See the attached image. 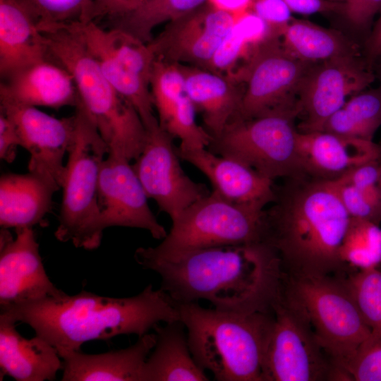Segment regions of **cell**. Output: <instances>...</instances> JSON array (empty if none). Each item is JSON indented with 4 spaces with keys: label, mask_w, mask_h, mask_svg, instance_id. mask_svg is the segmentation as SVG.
<instances>
[{
    "label": "cell",
    "mask_w": 381,
    "mask_h": 381,
    "mask_svg": "<svg viewBox=\"0 0 381 381\" xmlns=\"http://www.w3.org/2000/svg\"><path fill=\"white\" fill-rule=\"evenodd\" d=\"M134 258L160 276L161 288L176 303L205 300L224 311L267 312L282 286L279 260L264 242L169 255L140 247Z\"/></svg>",
    "instance_id": "6da1fadb"
},
{
    "label": "cell",
    "mask_w": 381,
    "mask_h": 381,
    "mask_svg": "<svg viewBox=\"0 0 381 381\" xmlns=\"http://www.w3.org/2000/svg\"><path fill=\"white\" fill-rule=\"evenodd\" d=\"M264 210L262 241L277 255L284 274L344 276L340 248L351 217L331 181L307 174L274 185Z\"/></svg>",
    "instance_id": "7a4b0ae2"
},
{
    "label": "cell",
    "mask_w": 381,
    "mask_h": 381,
    "mask_svg": "<svg viewBox=\"0 0 381 381\" xmlns=\"http://www.w3.org/2000/svg\"><path fill=\"white\" fill-rule=\"evenodd\" d=\"M0 316L30 325L56 349L80 350L92 340L121 334L140 337L160 322L181 321L177 303L161 287L147 286L128 298L98 296L82 291L1 307Z\"/></svg>",
    "instance_id": "3957f363"
},
{
    "label": "cell",
    "mask_w": 381,
    "mask_h": 381,
    "mask_svg": "<svg viewBox=\"0 0 381 381\" xmlns=\"http://www.w3.org/2000/svg\"><path fill=\"white\" fill-rule=\"evenodd\" d=\"M197 363L218 381H263L262 361L272 320L267 312L236 313L176 303Z\"/></svg>",
    "instance_id": "277c9868"
},
{
    "label": "cell",
    "mask_w": 381,
    "mask_h": 381,
    "mask_svg": "<svg viewBox=\"0 0 381 381\" xmlns=\"http://www.w3.org/2000/svg\"><path fill=\"white\" fill-rule=\"evenodd\" d=\"M49 56L72 75L79 101L108 147L130 162L140 154L145 126L134 107L114 89L73 24L42 32Z\"/></svg>",
    "instance_id": "5b68a950"
},
{
    "label": "cell",
    "mask_w": 381,
    "mask_h": 381,
    "mask_svg": "<svg viewBox=\"0 0 381 381\" xmlns=\"http://www.w3.org/2000/svg\"><path fill=\"white\" fill-rule=\"evenodd\" d=\"M75 115V137L65 165L54 236L76 248L93 250L100 246L104 231L98 202L99 178L108 147L80 101Z\"/></svg>",
    "instance_id": "8992f818"
},
{
    "label": "cell",
    "mask_w": 381,
    "mask_h": 381,
    "mask_svg": "<svg viewBox=\"0 0 381 381\" xmlns=\"http://www.w3.org/2000/svg\"><path fill=\"white\" fill-rule=\"evenodd\" d=\"M263 381H346L348 375L318 341L306 312L285 290L272 305L262 361Z\"/></svg>",
    "instance_id": "52a82bcc"
},
{
    "label": "cell",
    "mask_w": 381,
    "mask_h": 381,
    "mask_svg": "<svg viewBox=\"0 0 381 381\" xmlns=\"http://www.w3.org/2000/svg\"><path fill=\"white\" fill-rule=\"evenodd\" d=\"M282 277L285 290L303 308L322 346L348 375L347 363L372 331L344 276L293 277L282 272Z\"/></svg>",
    "instance_id": "ba28073f"
},
{
    "label": "cell",
    "mask_w": 381,
    "mask_h": 381,
    "mask_svg": "<svg viewBox=\"0 0 381 381\" xmlns=\"http://www.w3.org/2000/svg\"><path fill=\"white\" fill-rule=\"evenodd\" d=\"M299 114V109H292L252 119L235 118L212 137L207 149L236 159L272 181L306 174L295 125Z\"/></svg>",
    "instance_id": "9c48e42d"
},
{
    "label": "cell",
    "mask_w": 381,
    "mask_h": 381,
    "mask_svg": "<svg viewBox=\"0 0 381 381\" xmlns=\"http://www.w3.org/2000/svg\"><path fill=\"white\" fill-rule=\"evenodd\" d=\"M264 210L230 202L214 191L185 209L162 243L150 250L157 254L262 242Z\"/></svg>",
    "instance_id": "30bf717a"
},
{
    "label": "cell",
    "mask_w": 381,
    "mask_h": 381,
    "mask_svg": "<svg viewBox=\"0 0 381 381\" xmlns=\"http://www.w3.org/2000/svg\"><path fill=\"white\" fill-rule=\"evenodd\" d=\"M73 24L104 76L134 107L145 128L157 123L150 90L155 56L148 43L119 28L105 29L95 21Z\"/></svg>",
    "instance_id": "8fae6325"
},
{
    "label": "cell",
    "mask_w": 381,
    "mask_h": 381,
    "mask_svg": "<svg viewBox=\"0 0 381 381\" xmlns=\"http://www.w3.org/2000/svg\"><path fill=\"white\" fill-rule=\"evenodd\" d=\"M280 38L267 36L252 49L245 64L228 73L245 86L236 118L252 119L275 111L300 109L298 90L313 64L290 54Z\"/></svg>",
    "instance_id": "7c38bea8"
},
{
    "label": "cell",
    "mask_w": 381,
    "mask_h": 381,
    "mask_svg": "<svg viewBox=\"0 0 381 381\" xmlns=\"http://www.w3.org/2000/svg\"><path fill=\"white\" fill-rule=\"evenodd\" d=\"M360 55L334 57L313 64L297 93L301 133L323 131L329 118L347 99L369 87L375 78ZM298 116V117H299Z\"/></svg>",
    "instance_id": "4fadbf2b"
},
{
    "label": "cell",
    "mask_w": 381,
    "mask_h": 381,
    "mask_svg": "<svg viewBox=\"0 0 381 381\" xmlns=\"http://www.w3.org/2000/svg\"><path fill=\"white\" fill-rule=\"evenodd\" d=\"M145 129L143 150L132 166L147 198L153 199L159 211L172 221L210 191L185 174L174 138L160 128L159 122Z\"/></svg>",
    "instance_id": "5bb4252c"
},
{
    "label": "cell",
    "mask_w": 381,
    "mask_h": 381,
    "mask_svg": "<svg viewBox=\"0 0 381 381\" xmlns=\"http://www.w3.org/2000/svg\"><path fill=\"white\" fill-rule=\"evenodd\" d=\"M236 19V15L207 2L167 23L148 44L155 59L207 69Z\"/></svg>",
    "instance_id": "9a60e30c"
},
{
    "label": "cell",
    "mask_w": 381,
    "mask_h": 381,
    "mask_svg": "<svg viewBox=\"0 0 381 381\" xmlns=\"http://www.w3.org/2000/svg\"><path fill=\"white\" fill-rule=\"evenodd\" d=\"M0 102V110L16 127L21 147L30 153L29 171L50 178L61 188L66 171L64 157L75 137V114L57 119L1 94Z\"/></svg>",
    "instance_id": "2e32d148"
},
{
    "label": "cell",
    "mask_w": 381,
    "mask_h": 381,
    "mask_svg": "<svg viewBox=\"0 0 381 381\" xmlns=\"http://www.w3.org/2000/svg\"><path fill=\"white\" fill-rule=\"evenodd\" d=\"M107 155L102 162L99 178L102 229H143L156 239L164 238L168 232L150 210L148 198L130 161L121 155Z\"/></svg>",
    "instance_id": "e0dca14e"
},
{
    "label": "cell",
    "mask_w": 381,
    "mask_h": 381,
    "mask_svg": "<svg viewBox=\"0 0 381 381\" xmlns=\"http://www.w3.org/2000/svg\"><path fill=\"white\" fill-rule=\"evenodd\" d=\"M0 233V306L55 296L62 291L47 276L32 227Z\"/></svg>",
    "instance_id": "ac0fdd59"
},
{
    "label": "cell",
    "mask_w": 381,
    "mask_h": 381,
    "mask_svg": "<svg viewBox=\"0 0 381 381\" xmlns=\"http://www.w3.org/2000/svg\"><path fill=\"white\" fill-rule=\"evenodd\" d=\"M176 150L181 159L207 177L213 191L223 198L260 210H265L274 200V181L249 166L207 148Z\"/></svg>",
    "instance_id": "d6986e66"
},
{
    "label": "cell",
    "mask_w": 381,
    "mask_h": 381,
    "mask_svg": "<svg viewBox=\"0 0 381 381\" xmlns=\"http://www.w3.org/2000/svg\"><path fill=\"white\" fill-rule=\"evenodd\" d=\"M297 141L304 173L320 180H335L361 164L381 158V145L373 140L327 131H298Z\"/></svg>",
    "instance_id": "ffe728a7"
},
{
    "label": "cell",
    "mask_w": 381,
    "mask_h": 381,
    "mask_svg": "<svg viewBox=\"0 0 381 381\" xmlns=\"http://www.w3.org/2000/svg\"><path fill=\"white\" fill-rule=\"evenodd\" d=\"M0 94L23 104L56 109L75 107L79 101L71 74L49 56L3 78Z\"/></svg>",
    "instance_id": "44dd1931"
},
{
    "label": "cell",
    "mask_w": 381,
    "mask_h": 381,
    "mask_svg": "<svg viewBox=\"0 0 381 381\" xmlns=\"http://www.w3.org/2000/svg\"><path fill=\"white\" fill-rule=\"evenodd\" d=\"M156 343L147 333L126 348L99 354L56 349L62 360V381H143L145 361Z\"/></svg>",
    "instance_id": "7402d4cb"
},
{
    "label": "cell",
    "mask_w": 381,
    "mask_h": 381,
    "mask_svg": "<svg viewBox=\"0 0 381 381\" xmlns=\"http://www.w3.org/2000/svg\"><path fill=\"white\" fill-rule=\"evenodd\" d=\"M186 94L202 119L204 128L217 135L240 113L244 88L229 75L179 64Z\"/></svg>",
    "instance_id": "603a6c76"
},
{
    "label": "cell",
    "mask_w": 381,
    "mask_h": 381,
    "mask_svg": "<svg viewBox=\"0 0 381 381\" xmlns=\"http://www.w3.org/2000/svg\"><path fill=\"white\" fill-rule=\"evenodd\" d=\"M61 188L50 178L37 173H8L0 178V225L15 230L44 224L52 211V197Z\"/></svg>",
    "instance_id": "cb8c5ba5"
},
{
    "label": "cell",
    "mask_w": 381,
    "mask_h": 381,
    "mask_svg": "<svg viewBox=\"0 0 381 381\" xmlns=\"http://www.w3.org/2000/svg\"><path fill=\"white\" fill-rule=\"evenodd\" d=\"M56 349L38 335L23 337L16 322L0 316L1 375L18 381L53 380L62 369Z\"/></svg>",
    "instance_id": "d4e9b609"
},
{
    "label": "cell",
    "mask_w": 381,
    "mask_h": 381,
    "mask_svg": "<svg viewBox=\"0 0 381 381\" xmlns=\"http://www.w3.org/2000/svg\"><path fill=\"white\" fill-rule=\"evenodd\" d=\"M44 35L16 0H0V74L1 78L49 57Z\"/></svg>",
    "instance_id": "484cf974"
},
{
    "label": "cell",
    "mask_w": 381,
    "mask_h": 381,
    "mask_svg": "<svg viewBox=\"0 0 381 381\" xmlns=\"http://www.w3.org/2000/svg\"><path fill=\"white\" fill-rule=\"evenodd\" d=\"M184 327L176 321L153 328L156 343L145 361L143 381L209 380L190 352Z\"/></svg>",
    "instance_id": "4316f807"
},
{
    "label": "cell",
    "mask_w": 381,
    "mask_h": 381,
    "mask_svg": "<svg viewBox=\"0 0 381 381\" xmlns=\"http://www.w3.org/2000/svg\"><path fill=\"white\" fill-rule=\"evenodd\" d=\"M281 38L290 54L309 64L337 56L360 55L357 44L341 32L308 20L294 18Z\"/></svg>",
    "instance_id": "83f0119b"
},
{
    "label": "cell",
    "mask_w": 381,
    "mask_h": 381,
    "mask_svg": "<svg viewBox=\"0 0 381 381\" xmlns=\"http://www.w3.org/2000/svg\"><path fill=\"white\" fill-rule=\"evenodd\" d=\"M381 126V87L364 90L348 99L327 121L323 131L373 140Z\"/></svg>",
    "instance_id": "f1b7e54d"
},
{
    "label": "cell",
    "mask_w": 381,
    "mask_h": 381,
    "mask_svg": "<svg viewBox=\"0 0 381 381\" xmlns=\"http://www.w3.org/2000/svg\"><path fill=\"white\" fill-rule=\"evenodd\" d=\"M208 0H147L128 14L111 22V28L121 29L145 43L153 38L159 25L179 18L204 5Z\"/></svg>",
    "instance_id": "f546056e"
},
{
    "label": "cell",
    "mask_w": 381,
    "mask_h": 381,
    "mask_svg": "<svg viewBox=\"0 0 381 381\" xmlns=\"http://www.w3.org/2000/svg\"><path fill=\"white\" fill-rule=\"evenodd\" d=\"M340 257L351 272L379 268L381 265L380 225L351 217L340 248Z\"/></svg>",
    "instance_id": "4dcf8cb0"
},
{
    "label": "cell",
    "mask_w": 381,
    "mask_h": 381,
    "mask_svg": "<svg viewBox=\"0 0 381 381\" xmlns=\"http://www.w3.org/2000/svg\"><path fill=\"white\" fill-rule=\"evenodd\" d=\"M150 90L159 125L163 128L177 111L186 95L180 65L155 59Z\"/></svg>",
    "instance_id": "1f68e13d"
},
{
    "label": "cell",
    "mask_w": 381,
    "mask_h": 381,
    "mask_svg": "<svg viewBox=\"0 0 381 381\" xmlns=\"http://www.w3.org/2000/svg\"><path fill=\"white\" fill-rule=\"evenodd\" d=\"M41 32L89 21L95 0H16Z\"/></svg>",
    "instance_id": "d6a6232c"
},
{
    "label": "cell",
    "mask_w": 381,
    "mask_h": 381,
    "mask_svg": "<svg viewBox=\"0 0 381 381\" xmlns=\"http://www.w3.org/2000/svg\"><path fill=\"white\" fill-rule=\"evenodd\" d=\"M344 279L365 323L381 333V270L352 271Z\"/></svg>",
    "instance_id": "836d02e7"
},
{
    "label": "cell",
    "mask_w": 381,
    "mask_h": 381,
    "mask_svg": "<svg viewBox=\"0 0 381 381\" xmlns=\"http://www.w3.org/2000/svg\"><path fill=\"white\" fill-rule=\"evenodd\" d=\"M335 188L351 217L362 219L380 225L381 223V182L356 187L329 181Z\"/></svg>",
    "instance_id": "e575fe53"
},
{
    "label": "cell",
    "mask_w": 381,
    "mask_h": 381,
    "mask_svg": "<svg viewBox=\"0 0 381 381\" xmlns=\"http://www.w3.org/2000/svg\"><path fill=\"white\" fill-rule=\"evenodd\" d=\"M345 370L350 380L381 381V333L371 332Z\"/></svg>",
    "instance_id": "d590c367"
},
{
    "label": "cell",
    "mask_w": 381,
    "mask_h": 381,
    "mask_svg": "<svg viewBox=\"0 0 381 381\" xmlns=\"http://www.w3.org/2000/svg\"><path fill=\"white\" fill-rule=\"evenodd\" d=\"M250 10L265 22L271 37H282L294 18L283 0H253Z\"/></svg>",
    "instance_id": "8d00e7d4"
},
{
    "label": "cell",
    "mask_w": 381,
    "mask_h": 381,
    "mask_svg": "<svg viewBox=\"0 0 381 381\" xmlns=\"http://www.w3.org/2000/svg\"><path fill=\"white\" fill-rule=\"evenodd\" d=\"M381 9V0H345L341 12L354 28H369L373 18Z\"/></svg>",
    "instance_id": "74e56055"
},
{
    "label": "cell",
    "mask_w": 381,
    "mask_h": 381,
    "mask_svg": "<svg viewBox=\"0 0 381 381\" xmlns=\"http://www.w3.org/2000/svg\"><path fill=\"white\" fill-rule=\"evenodd\" d=\"M147 0H95L89 16L90 21L107 18L110 21L133 11Z\"/></svg>",
    "instance_id": "f35d334b"
},
{
    "label": "cell",
    "mask_w": 381,
    "mask_h": 381,
    "mask_svg": "<svg viewBox=\"0 0 381 381\" xmlns=\"http://www.w3.org/2000/svg\"><path fill=\"white\" fill-rule=\"evenodd\" d=\"M333 181L356 187L377 184L381 182V158L361 164Z\"/></svg>",
    "instance_id": "ab89813d"
},
{
    "label": "cell",
    "mask_w": 381,
    "mask_h": 381,
    "mask_svg": "<svg viewBox=\"0 0 381 381\" xmlns=\"http://www.w3.org/2000/svg\"><path fill=\"white\" fill-rule=\"evenodd\" d=\"M21 146L20 139L13 122L0 110V158L12 163L16 156L17 147Z\"/></svg>",
    "instance_id": "60d3db41"
},
{
    "label": "cell",
    "mask_w": 381,
    "mask_h": 381,
    "mask_svg": "<svg viewBox=\"0 0 381 381\" xmlns=\"http://www.w3.org/2000/svg\"><path fill=\"white\" fill-rule=\"evenodd\" d=\"M292 12L303 15L341 12L343 3L329 0H283Z\"/></svg>",
    "instance_id": "b9f144b4"
},
{
    "label": "cell",
    "mask_w": 381,
    "mask_h": 381,
    "mask_svg": "<svg viewBox=\"0 0 381 381\" xmlns=\"http://www.w3.org/2000/svg\"><path fill=\"white\" fill-rule=\"evenodd\" d=\"M365 49L370 66L381 58V9L380 16L366 40Z\"/></svg>",
    "instance_id": "7bdbcfd3"
},
{
    "label": "cell",
    "mask_w": 381,
    "mask_h": 381,
    "mask_svg": "<svg viewBox=\"0 0 381 381\" xmlns=\"http://www.w3.org/2000/svg\"><path fill=\"white\" fill-rule=\"evenodd\" d=\"M253 0H208L214 8L236 15L250 9Z\"/></svg>",
    "instance_id": "ee69618b"
},
{
    "label": "cell",
    "mask_w": 381,
    "mask_h": 381,
    "mask_svg": "<svg viewBox=\"0 0 381 381\" xmlns=\"http://www.w3.org/2000/svg\"><path fill=\"white\" fill-rule=\"evenodd\" d=\"M381 59V58H380ZM380 67H379V69H378V73H377V76H378V78L380 80V87H381V63L380 64Z\"/></svg>",
    "instance_id": "f6af8a7d"
},
{
    "label": "cell",
    "mask_w": 381,
    "mask_h": 381,
    "mask_svg": "<svg viewBox=\"0 0 381 381\" xmlns=\"http://www.w3.org/2000/svg\"><path fill=\"white\" fill-rule=\"evenodd\" d=\"M332 1L339 2V3H344L345 0H329Z\"/></svg>",
    "instance_id": "bcb514c9"
},
{
    "label": "cell",
    "mask_w": 381,
    "mask_h": 381,
    "mask_svg": "<svg viewBox=\"0 0 381 381\" xmlns=\"http://www.w3.org/2000/svg\"><path fill=\"white\" fill-rule=\"evenodd\" d=\"M379 269H380V270H381V265H380V266L379 267Z\"/></svg>",
    "instance_id": "7dc6e473"
}]
</instances>
